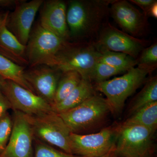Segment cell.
I'll use <instances>...</instances> for the list:
<instances>
[{
	"instance_id": "6da1fadb",
	"label": "cell",
	"mask_w": 157,
	"mask_h": 157,
	"mask_svg": "<svg viewBox=\"0 0 157 157\" xmlns=\"http://www.w3.org/2000/svg\"><path fill=\"white\" fill-rule=\"evenodd\" d=\"M111 0H72L67 9L70 38L83 39L93 36L103 25Z\"/></svg>"
},
{
	"instance_id": "7a4b0ae2",
	"label": "cell",
	"mask_w": 157,
	"mask_h": 157,
	"mask_svg": "<svg viewBox=\"0 0 157 157\" xmlns=\"http://www.w3.org/2000/svg\"><path fill=\"white\" fill-rule=\"evenodd\" d=\"M156 67L137 66L123 76L95 83L94 87L106 96L110 112L118 115L122 111L127 98L145 82L147 75Z\"/></svg>"
},
{
	"instance_id": "3957f363",
	"label": "cell",
	"mask_w": 157,
	"mask_h": 157,
	"mask_svg": "<svg viewBox=\"0 0 157 157\" xmlns=\"http://www.w3.org/2000/svg\"><path fill=\"white\" fill-rule=\"evenodd\" d=\"M101 56L93 43L74 44L68 42L57 54L51 67L62 73L75 71L82 78L89 79Z\"/></svg>"
},
{
	"instance_id": "277c9868",
	"label": "cell",
	"mask_w": 157,
	"mask_h": 157,
	"mask_svg": "<svg viewBox=\"0 0 157 157\" xmlns=\"http://www.w3.org/2000/svg\"><path fill=\"white\" fill-rule=\"evenodd\" d=\"M24 114L30 125L34 137L72 154L71 132L58 113L52 111L37 115Z\"/></svg>"
},
{
	"instance_id": "5b68a950",
	"label": "cell",
	"mask_w": 157,
	"mask_h": 157,
	"mask_svg": "<svg viewBox=\"0 0 157 157\" xmlns=\"http://www.w3.org/2000/svg\"><path fill=\"white\" fill-rule=\"evenodd\" d=\"M109 112L106 99L95 94L78 106L58 114L71 133L79 134L100 124Z\"/></svg>"
},
{
	"instance_id": "8992f818",
	"label": "cell",
	"mask_w": 157,
	"mask_h": 157,
	"mask_svg": "<svg viewBox=\"0 0 157 157\" xmlns=\"http://www.w3.org/2000/svg\"><path fill=\"white\" fill-rule=\"evenodd\" d=\"M69 42L38 25L31 31L26 45V57L31 68L40 65L51 67L55 58Z\"/></svg>"
},
{
	"instance_id": "52a82bcc",
	"label": "cell",
	"mask_w": 157,
	"mask_h": 157,
	"mask_svg": "<svg viewBox=\"0 0 157 157\" xmlns=\"http://www.w3.org/2000/svg\"><path fill=\"white\" fill-rule=\"evenodd\" d=\"M116 150L118 157H149L151 156L155 132L140 125H117Z\"/></svg>"
},
{
	"instance_id": "ba28073f",
	"label": "cell",
	"mask_w": 157,
	"mask_h": 157,
	"mask_svg": "<svg viewBox=\"0 0 157 157\" xmlns=\"http://www.w3.org/2000/svg\"><path fill=\"white\" fill-rule=\"evenodd\" d=\"M117 126L109 127L100 132L88 135L71 133L72 154L83 157H101L116 145Z\"/></svg>"
},
{
	"instance_id": "9c48e42d",
	"label": "cell",
	"mask_w": 157,
	"mask_h": 157,
	"mask_svg": "<svg viewBox=\"0 0 157 157\" xmlns=\"http://www.w3.org/2000/svg\"><path fill=\"white\" fill-rule=\"evenodd\" d=\"M93 43L98 51L121 52L137 59L147 45L145 41L132 36L109 23L104 25L98 40Z\"/></svg>"
},
{
	"instance_id": "30bf717a",
	"label": "cell",
	"mask_w": 157,
	"mask_h": 157,
	"mask_svg": "<svg viewBox=\"0 0 157 157\" xmlns=\"http://www.w3.org/2000/svg\"><path fill=\"white\" fill-rule=\"evenodd\" d=\"M2 92L8 99L13 111L29 115L53 111L51 105L44 99L11 80L5 79Z\"/></svg>"
},
{
	"instance_id": "8fae6325",
	"label": "cell",
	"mask_w": 157,
	"mask_h": 157,
	"mask_svg": "<svg viewBox=\"0 0 157 157\" xmlns=\"http://www.w3.org/2000/svg\"><path fill=\"white\" fill-rule=\"evenodd\" d=\"M11 137L0 157H33L34 136L24 114L14 110Z\"/></svg>"
},
{
	"instance_id": "7c38bea8",
	"label": "cell",
	"mask_w": 157,
	"mask_h": 157,
	"mask_svg": "<svg viewBox=\"0 0 157 157\" xmlns=\"http://www.w3.org/2000/svg\"><path fill=\"white\" fill-rule=\"evenodd\" d=\"M44 1H22L9 12L6 26L21 44L26 46L36 14Z\"/></svg>"
},
{
	"instance_id": "4fadbf2b",
	"label": "cell",
	"mask_w": 157,
	"mask_h": 157,
	"mask_svg": "<svg viewBox=\"0 0 157 157\" xmlns=\"http://www.w3.org/2000/svg\"><path fill=\"white\" fill-rule=\"evenodd\" d=\"M109 11L124 33L137 38L145 32L147 26V17L128 1H113Z\"/></svg>"
},
{
	"instance_id": "5bb4252c",
	"label": "cell",
	"mask_w": 157,
	"mask_h": 157,
	"mask_svg": "<svg viewBox=\"0 0 157 157\" xmlns=\"http://www.w3.org/2000/svg\"><path fill=\"white\" fill-rule=\"evenodd\" d=\"M62 72L57 69L40 65L25 70L26 81L35 94L45 100L52 107L55 95Z\"/></svg>"
},
{
	"instance_id": "9a60e30c",
	"label": "cell",
	"mask_w": 157,
	"mask_h": 157,
	"mask_svg": "<svg viewBox=\"0 0 157 157\" xmlns=\"http://www.w3.org/2000/svg\"><path fill=\"white\" fill-rule=\"evenodd\" d=\"M43 3L39 23L40 25L69 42L70 38L67 24L66 2L61 0H49Z\"/></svg>"
},
{
	"instance_id": "2e32d148",
	"label": "cell",
	"mask_w": 157,
	"mask_h": 157,
	"mask_svg": "<svg viewBox=\"0 0 157 157\" xmlns=\"http://www.w3.org/2000/svg\"><path fill=\"white\" fill-rule=\"evenodd\" d=\"M0 54L20 66L29 65L26 46L21 44L6 25L0 30Z\"/></svg>"
},
{
	"instance_id": "e0dca14e",
	"label": "cell",
	"mask_w": 157,
	"mask_h": 157,
	"mask_svg": "<svg viewBox=\"0 0 157 157\" xmlns=\"http://www.w3.org/2000/svg\"><path fill=\"white\" fill-rule=\"evenodd\" d=\"M95 91L90 80L82 78L73 91L61 102L52 106V109L57 113L67 111L95 94Z\"/></svg>"
},
{
	"instance_id": "ac0fdd59",
	"label": "cell",
	"mask_w": 157,
	"mask_h": 157,
	"mask_svg": "<svg viewBox=\"0 0 157 157\" xmlns=\"http://www.w3.org/2000/svg\"><path fill=\"white\" fill-rule=\"evenodd\" d=\"M120 125L142 126L155 132L157 128V101L139 109Z\"/></svg>"
},
{
	"instance_id": "d6986e66",
	"label": "cell",
	"mask_w": 157,
	"mask_h": 157,
	"mask_svg": "<svg viewBox=\"0 0 157 157\" xmlns=\"http://www.w3.org/2000/svg\"><path fill=\"white\" fill-rule=\"evenodd\" d=\"M24 68L0 54V76L11 80L34 93L33 90L26 81Z\"/></svg>"
},
{
	"instance_id": "ffe728a7",
	"label": "cell",
	"mask_w": 157,
	"mask_h": 157,
	"mask_svg": "<svg viewBox=\"0 0 157 157\" xmlns=\"http://www.w3.org/2000/svg\"><path fill=\"white\" fill-rule=\"evenodd\" d=\"M157 101V78L154 76L147 80L142 90L132 101L129 109L132 115L147 105Z\"/></svg>"
},
{
	"instance_id": "44dd1931",
	"label": "cell",
	"mask_w": 157,
	"mask_h": 157,
	"mask_svg": "<svg viewBox=\"0 0 157 157\" xmlns=\"http://www.w3.org/2000/svg\"><path fill=\"white\" fill-rule=\"evenodd\" d=\"M82 78L81 75L75 71L62 73L57 86L52 107L67 98L79 84Z\"/></svg>"
},
{
	"instance_id": "7402d4cb",
	"label": "cell",
	"mask_w": 157,
	"mask_h": 157,
	"mask_svg": "<svg viewBox=\"0 0 157 157\" xmlns=\"http://www.w3.org/2000/svg\"><path fill=\"white\" fill-rule=\"evenodd\" d=\"M101 54L99 63L107 64L128 71L137 66V59L121 52L107 50L99 51Z\"/></svg>"
},
{
	"instance_id": "603a6c76",
	"label": "cell",
	"mask_w": 157,
	"mask_h": 157,
	"mask_svg": "<svg viewBox=\"0 0 157 157\" xmlns=\"http://www.w3.org/2000/svg\"><path fill=\"white\" fill-rule=\"evenodd\" d=\"M127 72L125 70L112 67L107 64L98 63L90 74L89 80L95 83L108 80L113 76Z\"/></svg>"
},
{
	"instance_id": "cb8c5ba5",
	"label": "cell",
	"mask_w": 157,
	"mask_h": 157,
	"mask_svg": "<svg viewBox=\"0 0 157 157\" xmlns=\"http://www.w3.org/2000/svg\"><path fill=\"white\" fill-rule=\"evenodd\" d=\"M33 143L34 157H83L60 151L35 137Z\"/></svg>"
},
{
	"instance_id": "d4e9b609",
	"label": "cell",
	"mask_w": 157,
	"mask_h": 157,
	"mask_svg": "<svg viewBox=\"0 0 157 157\" xmlns=\"http://www.w3.org/2000/svg\"><path fill=\"white\" fill-rule=\"evenodd\" d=\"M13 120L8 112L0 120V155L5 151L11 137Z\"/></svg>"
},
{
	"instance_id": "484cf974",
	"label": "cell",
	"mask_w": 157,
	"mask_h": 157,
	"mask_svg": "<svg viewBox=\"0 0 157 157\" xmlns=\"http://www.w3.org/2000/svg\"><path fill=\"white\" fill-rule=\"evenodd\" d=\"M137 59V66L154 67L157 66V44L152 45L144 48L140 53Z\"/></svg>"
},
{
	"instance_id": "4316f807",
	"label": "cell",
	"mask_w": 157,
	"mask_h": 157,
	"mask_svg": "<svg viewBox=\"0 0 157 157\" xmlns=\"http://www.w3.org/2000/svg\"><path fill=\"white\" fill-rule=\"evenodd\" d=\"M131 2L139 6L143 11V13L147 17V14L152 6L156 2L155 0H131Z\"/></svg>"
},
{
	"instance_id": "83f0119b",
	"label": "cell",
	"mask_w": 157,
	"mask_h": 157,
	"mask_svg": "<svg viewBox=\"0 0 157 157\" xmlns=\"http://www.w3.org/2000/svg\"><path fill=\"white\" fill-rule=\"evenodd\" d=\"M11 109V104L2 93H0V120L8 113V110Z\"/></svg>"
},
{
	"instance_id": "f1b7e54d",
	"label": "cell",
	"mask_w": 157,
	"mask_h": 157,
	"mask_svg": "<svg viewBox=\"0 0 157 157\" xmlns=\"http://www.w3.org/2000/svg\"><path fill=\"white\" fill-rule=\"evenodd\" d=\"M22 1V0H0V7H15Z\"/></svg>"
},
{
	"instance_id": "f546056e",
	"label": "cell",
	"mask_w": 157,
	"mask_h": 157,
	"mask_svg": "<svg viewBox=\"0 0 157 157\" xmlns=\"http://www.w3.org/2000/svg\"><path fill=\"white\" fill-rule=\"evenodd\" d=\"M9 14V11L0 10V30L4 26L6 25Z\"/></svg>"
},
{
	"instance_id": "4dcf8cb0",
	"label": "cell",
	"mask_w": 157,
	"mask_h": 157,
	"mask_svg": "<svg viewBox=\"0 0 157 157\" xmlns=\"http://www.w3.org/2000/svg\"><path fill=\"white\" fill-rule=\"evenodd\" d=\"M150 16L151 17L157 18V2L155 3L150 9L147 14V16Z\"/></svg>"
},
{
	"instance_id": "1f68e13d",
	"label": "cell",
	"mask_w": 157,
	"mask_h": 157,
	"mask_svg": "<svg viewBox=\"0 0 157 157\" xmlns=\"http://www.w3.org/2000/svg\"><path fill=\"white\" fill-rule=\"evenodd\" d=\"M101 157H118L116 150V145L107 153Z\"/></svg>"
},
{
	"instance_id": "d6a6232c",
	"label": "cell",
	"mask_w": 157,
	"mask_h": 157,
	"mask_svg": "<svg viewBox=\"0 0 157 157\" xmlns=\"http://www.w3.org/2000/svg\"><path fill=\"white\" fill-rule=\"evenodd\" d=\"M4 80H5V79L2 76H0V93L2 92V86Z\"/></svg>"
},
{
	"instance_id": "836d02e7",
	"label": "cell",
	"mask_w": 157,
	"mask_h": 157,
	"mask_svg": "<svg viewBox=\"0 0 157 157\" xmlns=\"http://www.w3.org/2000/svg\"><path fill=\"white\" fill-rule=\"evenodd\" d=\"M149 157H152L151 155V156H149Z\"/></svg>"
}]
</instances>
